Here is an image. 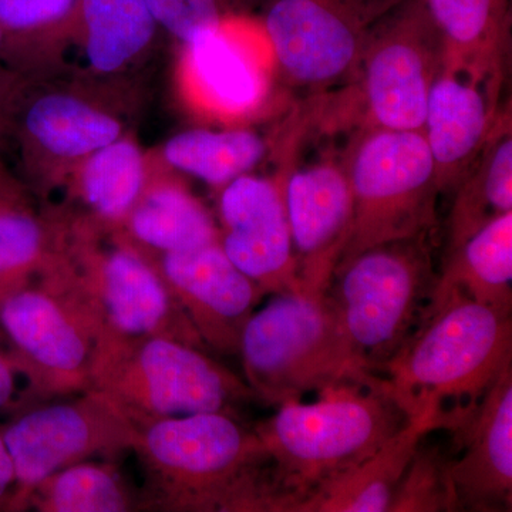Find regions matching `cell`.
Wrapping results in <instances>:
<instances>
[{
    "label": "cell",
    "instance_id": "cell-1",
    "mask_svg": "<svg viewBox=\"0 0 512 512\" xmlns=\"http://www.w3.org/2000/svg\"><path fill=\"white\" fill-rule=\"evenodd\" d=\"M133 453L146 474L143 507L288 512L264 443L232 414L197 413L137 427Z\"/></svg>",
    "mask_w": 512,
    "mask_h": 512
},
{
    "label": "cell",
    "instance_id": "cell-2",
    "mask_svg": "<svg viewBox=\"0 0 512 512\" xmlns=\"http://www.w3.org/2000/svg\"><path fill=\"white\" fill-rule=\"evenodd\" d=\"M510 363L511 315L454 295L426 309L416 335L380 367L379 379L407 420L429 417L447 426L446 406L456 404L461 426L471 416L460 404L478 406Z\"/></svg>",
    "mask_w": 512,
    "mask_h": 512
},
{
    "label": "cell",
    "instance_id": "cell-3",
    "mask_svg": "<svg viewBox=\"0 0 512 512\" xmlns=\"http://www.w3.org/2000/svg\"><path fill=\"white\" fill-rule=\"evenodd\" d=\"M406 421L373 375L325 387L316 402L281 404L255 431L293 512L312 488L375 453Z\"/></svg>",
    "mask_w": 512,
    "mask_h": 512
},
{
    "label": "cell",
    "instance_id": "cell-4",
    "mask_svg": "<svg viewBox=\"0 0 512 512\" xmlns=\"http://www.w3.org/2000/svg\"><path fill=\"white\" fill-rule=\"evenodd\" d=\"M100 83L86 74L59 79L37 69L12 72L0 90V138L45 200L84 158L130 134L119 101Z\"/></svg>",
    "mask_w": 512,
    "mask_h": 512
},
{
    "label": "cell",
    "instance_id": "cell-5",
    "mask_svg": "<svg viewBox=\"0 0 512 512\" xmlns=\"http://www.w3.org/2000/svg\"><path fill=\"white\" fill-rule=\"evenodd\" d=\"M92 389L136 427L197 413L232 414L256 399L245 380L207 350L160 336L113 333L97 340Z\"/></svg>",
    "mask_w": 512,
    "mask_h": 512
},
{
    "label": "cell",
    "instance_id": "cell-6",
    "mask_svg": "<svg viewBox=\"0 0 512 512\" xmlns=\"http://www.w3.org/2000/svg\"><path fill=\"white\" fill-rule=\"evenodd\" d=\"M443 66V42L426 3L404 0L373 30L352 80L319 97L312 120L329 130L421 131Z\"/></svg>",
    "mask_w": 512,
    "mask_h": 512
},
{
    "label": "cell",
    "instance_id": "cell-7",
    "mask_svg": "<svg viewBox=\"0 0 512 512\" xmlns=\"http://www.w3.org/2000/svg\"><path fill=\"white\" fill-rule=\"evenodd\" d=\"M329 289L275 293L249 316L238 355L256 399L281 406L343 380L373 376L357 366Z\"/></svg>",
    "mask_w": 512,
    "mask_h": 512
},
{
    "label": "cell",
    "instance_id": "cell-8",
    "mask_svg": "<svg viewBox=\"0 0 512 512\" xmlns=\"http://www.w3.org/2000/svg\"><path fill=\"white\" fill-rule=\"evenodd\" d=\"M343 161L353 221L336 271L366 249L429 234L440 191L423 131H356Z\"/></svg>",
    "mask_w": 512,
    "mask_h": 512
},
{
    "label": "cell",
    "instance_id": "cell-9",
    "mask_svg": "<svg viewBox=\"0 0 512 512\" xmlns=\"http://www.w3.org/2000/svg\"><path fill=\"white\" fill-rule=\"evenodd\" d=\"M0 329L9 356L43 399L92 389L100 320L59 259L25 288L0 301Z\"/></svg>",
    "mask_w": 512,
    "mask_h": 512
},
{
    "label": "cell",
    "instance_id": "cell-10",
    "mask_svg": "<svg viewBox=\"0 0 512 512\" xmlns=\"http://www.w3.org/2000/svg\"><path fill=\"white\" fill-rule=\"evenodd\" d=\"M436 281L427 235L366 249L335 272L329 292L360 369L373 375L402 348Z\"/></svg>",
    "mask_w": 512,
    "mask_h": 512
},
{
    "label": "cell",
    "instance_id": "cell-11",
    "mask_svg": "<svg viewBox=\"0 0 512 512\" xmlns=\"http://www.w3.org/2000/svg\"><path fill=\"white\" fill-rule=\"evenodd\" d=\"M62 259L101 333L160 336L208 352L156 268L119 231L64 224Z\"/></svg>",
    "mask_w": 512,
    "mask_h": 512
},
{
    "label": "cell",
    "instance_id": "cell-12",
    "mask_svg": "<svg viewBox=\"0 0 512 512\" xmlns=\"http://www.w3.org/2000/svg\"><path fill=\"white\" fill-rule=\"evenodd\" d=\"M404 0H269L261 25L288 86L335 92L352 80L376 26Z\"/></svg>",
    "mask_w": 512,
    "mask_h": 512
},
{
    "label": "cell",
    "instance_id": "cell-13",
    "mask_svg": "<svg viewBox=\"0 0 512 512\" xmlns=\"http://www.w3.org/2000/svg\"><path fill=\"white\" fill-rule=\"evenodd\" d=\"M2 431L15 470L8 511H26L30 495L63 468L94 460H116L133 451L137 427L107 399L90 389L72 400L23 413Z\"/></svg>",
    "mask_w": 512,
    "mask_h": 512
},
{
    "label": "cell",
    "instance_id": "cell-14",
    "mask_svg": "<svg viewBox=\"0 0 512 512\" xmlns=\"http://www.w3.org/2000/svg\"><path fill=\"white\" fill-rule=\"evenodd\" d=\"M285 140V158L274 177L242 175L221 188L218 200V244L266 295L301 288L285 198L299 137L288 134Z\"/></svg>",
    "mask_w": 512,
    "mask_h": 512
},
{
    "label": "cell",
    "instance_id": "cell-15",
    "mask_svg": "<svg viewBox=\"0 0 512 512\" xmlns=\"http://www.w3.org/2000/svg\"><path fill=\"white\" fill-rule=\"evenodd\" d=\"M275 74L261 20L237 13L184 46L185 93L195 109L214 119L255 116L268 104Z\"/></svg>",
    "mask_w": 512,
    "mask_h": 512
},
{
    "label": "cell",
    "instance_id": "cell-16",
    "mask_svg": "<svg viewBox=\"0 0 512 512\" xmlns=\"http://www.w3.org/2000/svg\"><path fill=\"white\" fill-rule=\"evenodd\" d=\"M208 350L238 355L242 329L266 293L229 261L220 244L146 254Z\"/></svg>",
    "mask_w": 512,
    "mask_h": 512
},
{
    "label": "cell",
    "instance_id": "cell-17",
    "mask_svg": "<svg viewBox=\"0 0 512 512\" xmlns=\"http://www.w3.org/2000/svg\"><path fill=\"white\" fill-rule=\"evenodd\" d=\"M286 174L285 198L293 251L303 288L325 291L333 275L353 221V198L345 161L325 157Z\"/></svg>",
    "mask_w": 512,
    "mask_h": 512
},
{
    "label": "cell",
    "instance_id": "cell-18",
    "mask_svg": "<svg viewBox=\"0 0 512 512\" xmlns=\"http://www.w3.org/2000/svg\"><path fill=\"white\" fill-rule=\"evenodd\" d=\"M503 74L443 66L431 86L423 134L440 194L454 192L493 130Z\"/></svg>",
    "mask_w": 512,
    "mask_h": 512
},
{
    "label": "cell",
    "instance_id": "cell-19",
    "mask_svg": "<svg viewBox=\"0 0 512 512\" xmlns=\"http://www.w3.org/2000/svg\"><path fill=\"white\" fill-rule=\"evenodd\" d=\"M464 429L463 453L448 461L458 510L511 511L512 363L501 370Z\"/></svg>",
    "mask_w": 512,
    "mask_h": 512
},
{
    "label": "cell",
    "instance_id": "cell-20",
    "mask_svg": "<svg viewBox=\"0 0 512 512\" xmlns=\"http://www.w3.org/2000/svg\"><path fill=\"white\" fill-rule=\"evenodd\" d=\"M151 174V163L130 134L94 151L64 177L62 197L47 210L63 224L119 231Z\"/></svg>",
    "mask_w": 512,
    "mask_h": 512
},
{
    "label": "cell",
    "instance_id": "cell-21",
    "mask_svg": "<svg viewBox=\"0 0 512 512\" xmlns=\"http://www.w3.org/2000/svg\"><path fill=\"white\" fill-rule=\"evenodd\" d=\"M440 427L429 417L407 420L375 453L312 488L293 512H389L414 451Z\"/></svg>",
    "mask_w": 512,
    "mask_h": 512
},
{
    "label": "cell",
    "instance_id": "cell-22",
    "mask_svg": "<svg viewBox=\"0 0 512 512\" xmlns=\"http://www.w3.org/2000/svg\"><path fill=\"white\" fill-rule=\"evenodd\" d=\"M119 232L146 254L187 251L220 238L210 210L163 165H151L146 188Z\"/></svg>",
    "mask_w": 512,
    "mask_h": 512
},
{
    "label": "cell",
    "instance_id": "cell-23",
    "mask_svg": "<svg viewBox=\"0 0 512 512\" xmlns=\"http://www.w3.org/2000/svg\"><path fill=\"white\" fill-rule=\"evenodd\" d=\"M64 224L35 204L6 165L0 167V301L25 288L55 264Z\"/></svg>",
    "mask_w": 512,
    "mask_h": 512
},
{
    "label": "cell",
    "instance_id": "cell-24",
    "mask_svg": "<svg viewBox=\"0 0 512 512\" xmlns=\"http://www.w3.org/2000/svg\"><path fill=\"white\" fill-rule=\"evenodd\" d=\"M158 29L147 0H79L73 37L82 46L86 76L117 80L147 55Z\"/></svg>",
    "mask_w": 512,
    "mask_h": 512
},
{
    "label": "cell",
    "instance_id": "cell-25",
    "mask_svg": "<svg viewBox=\"0 0 512 512\" xmlns=\"http://www.w3.org/2000/svg\"><path fill=\"white\" fill-rule=\"evenodd\" d=\"M512 212L501 215L447 252L443 274L430 293L429 305L454 295L511 315Z\"/></svg>",
    "mask_w": 512,
    "mask_h": 512
},
{
    "label": "cell",
    "instance_id": "cell-26",
    "mask_svg": "<svg viewBox=\"0 0 512 512\" xmlns=\"http://www.w3.org/2000/svg\"><path fill=\"white\" fill-rule=\"evenodd\" d=\"M507 212H512L510 107L498 113L484 147L454 190L447 222V252Z\"/></svg>",
    "mask_w": 512,
    "mask_h": 512
},
{
    "label": "cell",
    "instance_id": "cell-27",
    "mask_svg": "<svg viewBox=\"0 0 512 512\" xmlns=\"http://www.w3.org/2000/svg\"><path fill=\"white\" fill-rule=\"evenodd\" d=\"M443 42L444 66L504 74L508 0H424Z\"/></svg>",
    "mask_w": 512,
    "mask_h": 512
},
{
    "label": "cell",
    "instance_id": "cell-28",
    "mask_svg": "<svg viewBox=\"0 0 512 512\" xmlns=\"http://www.w3.org/2000/svg\"><path fill=\"white\" fill-rule=\"evenodd\" d=\"M269 153V140L249 128H188L168 138L160 163L221 190L231 181L252 173Z\"/></svg>",
    "mask_w": 512,
    "mask_h": 512
},
{
    "label": "cell",
    "instance_id": "cell-29",
    "mask_svg": "<svg viewBox=\"0 0 512 512\" xmlns=\"http://www.w3.org/2000/svg\"><path fill=\"white\" fill-rule=\"evenodd\" d=\"M30 508L40 512H127L140 510L141 501L110 460H90L45 478L30 495L26 510Z\"/></svg>",
    "mask_w": 512,
    "mask_h": 512
},
{
    "label": "cell",
    "instance_id": "cell-30",
    "mask_svg": "<svg viewBox=\"0 0 512 512\" xmlns=\"http://www.w3.org/2000/svg\"><path fill=\"white\" fill-rule=\"evenodd\" d=\"M79 0H0L3 66L12 72L45 69L46 45L73 37Z\"/></svg>",
    "mask_w": 512,
    "mask_h": 512
},
{
    "label": "cell",
    "instance_id": "cell-31",
    "mask_svg": "<svg viewBox=\"0 0 512 512\" xmlns=\"http://www.w3.org/2000/svg\"><path fill=\"white\" fill-rule=\"evenodd\" d=\"M457 510V498L448 473V461L439 446H427L423 439L404 471L389 512Z\"/></svg>",
    "mask_w": 512,
    "mask_h": 512
},
{
    "label": "cell",
    "instance_id": "cell-32",
    "mask_svg": "<svg viewBox=\"0 0 512 512\" xmlns=\"http://www.w3.org/2000/svg\"><path fill=\"white\" fill-rule=\"evenodd\" d=\"M242 2L244 0H147L158 28L183 46L217 29L229 16L237 15Z\"/></svg>",
    "mask_w": 512,
    "mask_h": 512
},
{
    "label": "cell",
    "instance_id": "cell-33",
    "mask_svg": "<svg viewBox=\"0 0 512 512\" xmlns=\"http://www.w3.org/2000/svg\"><path fill=\"white\" fill-rule=\"evenodd\" d=\"M20 377L25 379L9 353L6 355V353L0 352V412L15 404L19 394Z\"/></svg>",
    "mask_w": 512,
    "mask_h": 512
},
{
    "label": "cell",
    "instance_id": "cell-34",
    "mask_svg": "<svg viewBox=\"0 0 512 512\" xmlns=\"http://www.w3.org/2000/svg\"><path fill=\"white\" fill-rule=\"evenodd\" d=\"M15 488V470L12 458L0 431V511H8L10 497Z\"/></svg>",
    "mask_w": 512,
    "mask_h": 512
},
{
    "label": "cell",
    "instance_id": "cell-35",
    "mask_svg": "<svg viewBox=\"0 0 512 512\" xmlns=\"http://www.w3.org/2000/svg\"><path fill=\"white\" fill-rule=\"evenodd\" d=\"M10 76H12V70H9L8 67H5L0 63V90H2L3 87H5V84L8 83Z\"/></svg>",
    "mask_w": 512,
    "mask_h": 512
},
{
    "label": "cell",
    "instance_id": "cell-36",
    "mask_svg": "<svg viewBox=\"0 0 512 512\" xmlns=\"http://www.w3.org/2000/svg\"><path fill=\"white\" fill-rule=\"evenodd\" d=\"M3 53H5V36H3L2 29H0V63L3 60Z\"/></svg>",
    "mask_w": 512,
    "mask_h": 512
},
{
    "label": "cell",
    "instance_id": "cell-37",
    "mask_svg": "<svg viewBox=\"0 0 512 512\" xmlns=\"http://www.w3.org/2000/svg\"><path fill=\"white\" fill-rule=\"evenodd\" d=\"M2 165H5V164H3V161L0 160V167H2Z\"/></svg>",
    "mask_w": 512,
    "mask_h": 512
}]
</instances>
